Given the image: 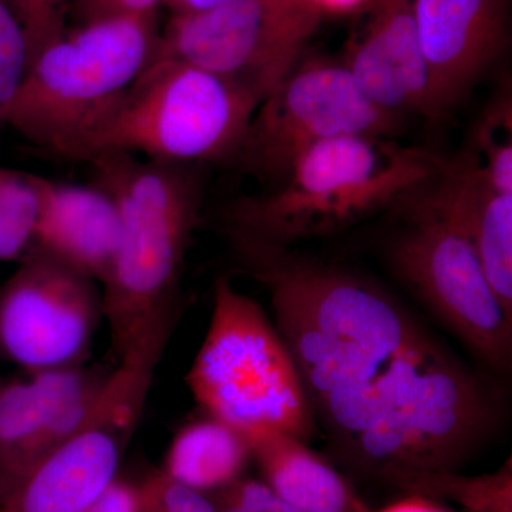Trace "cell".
Instances as JSON below:
<instances>
[{
	"mask_svg": "<svg viewBox=\"0 0 512 512\" xmlns=\"http://www.w3.org/2000/svg\"><path fill=\"white\" fill-rule=\"evenodd\" d=\"M187 384L195 402L242 433L274 429L309 443L318 431L291 353L262 306L228 278Z\"/></svg>",
	"mask_w": 512,
	"mask_h": 512,
	"instance_id": "cell-6",
	"label": "cell"
},
{
	"mask_svg": "<svg viewBox=\"0 0 512 512\" xmlns=\"http://www.w3.org/2000/svg\"><path fill=\"white\" fill-rule=\"evenodd\" d=\"M512 110L510 97H503L485 110L477 130V147L488 183L495 191L512 194Z\"/></svg>",
	"mask_w": 512,
	"mask_h": 512,
	"instance_id": "cell-21",
	"label": "cell"
},
{
	"mask_svg": "<svg viewBox=\"0 0 512 512\" xmlns=\"http://www.w3.org/2000/svg\"><path fill=\"white\" fill-rule=\"evenodd\" d=\"M271 296L316 426L356 473L458 470L490 439L503 399L365 276L228 232Z\"/></svg>",
	"mask_w": 512,
	"mask_h": 512,
	"instance_id": "cell-1",
	"label": "cell"
},
{
	"mask_svg": "<svg viewBox=\"0 0 512 512\" xmlns=\"http://www.w3.org/2000/svg\"><path fill=\"white\" fill-rule=\"evenodd\" d=\"M157 15L67 26L30 63L5 124L40 150L82 160L107 111L156 55Z\"/></svg>",
	"mask_w": 512,
	"mask_h": 512,
	"instance_id": "cell-4",
	"label": "cell"
},
{
	"mask_svg": "<svg viewBox=\"0 0 512 512\" xmlns=\"http://www.w3.org/2000/svg\"><path fill=\"white\" fill-rule=\"evenodd\" d=\"M49 407L32 377L0 379V500L35 466Z\"/></svg>",
	"mask_w": 512,
	"mask_h": 512,
	"instance_id": "cell-18",
	"label": "cell"
},
{
	"mask_svg": "<svg viewBox=\"0 0 512 512\" xmlns=\"http://www.w3.org/2000/svg\"><path fill=\"white\" fill-rule=\"evenodd\" d=\"M373 512H467L463 510H454L440 501L431 500V498L421 497V495L406 494L402 500L386 505Z\"/></svg>",
	"mask_w": 512,
	"mask_h": 512,
	"instance_id": "cell-28",
	"label": "cell"
},
{
	"mask_svg": "<svg viewBox=\"0 0 512 512\" xmlns=\"http://www.w3.org/2000/svg\"><path fill=\"white\" fill-rule=\"evenodd\" d=\"M320 13H346L360 8L369 0H311Z\"/></svg>",
	"mask_w": 512,
	"mask_h": 512,
	"instance_id": "cell-30",
	"label": "cell"
},
{
	"mask_svg": "<svg viewBox=\"0 0 512 512\" xmlns=\"http://www.w3.org/2000/svg\"><path fill=\"white\" fill-rule=\"evenodd\" d=\"M153 373L119 365L96 419L50 451L0 500V512H80L114 480L140 420Z\"/></svg>",
	"mask_w": 512,
	"mask_h": 512,
	"instance_id": "cell-11",
	"label": "cell"
},
{
	"mask_svg": "<svg viewBox=\"0 0 512 512\" xmlns=\"http://www.w3.org/2000/svg\"><path fill=\"white\" fill-rule=\"evenodd\" d=\"M29 66L28 40L22 25L0 0V123H5Z\"/></svg>",
	"mask_w": 512,
	"mask_h": 512,
	"instance_id": "cell-22",
	"label": "cell"
},
{
	"mask_svg": "<svg viewBox=\"0 0 512 512\" xmlns=\"http://www.w3.org/2000/svg\"><path fill=\"white\" fill-rule=\"evenodd\" d=\"M447 161L383 136L320 141L271 194L235 202L228 231L278 247L352 227L433 180Z\"/></svg>",
	"mask_w": 512,
	"mask_h": 512,
	"instance_id": "cell-3",
	"label": "cell"
},
{
	"mask_svg": "<svg viewBox=\"0 0 512 512\" xmlns=\"http://www.w3.org/2000/svg\"><path fill=\"white\" fill-rule=\"evenodd\" d=\"M403 493L460 505L467 512H512L511 458L495 473L464 476L458 470L390 468L379 477Z\"/></svg>",
	"mask_w": 512,
	"mask_h": 512,
	"instance_id": "cell-19",
	"label": "cell"
},
{
	"mask_svg": "<svg viewBox=\"0 0 512 512\" xmlns=\"http://www.w3.org/2000/svg\"><path fill=\"white\" fill-rule=\"evenodd\" d=\"M399 117L375 106L342 62L295 64L256 107L237 154L242 167L284 180L293 163L320 141L353 134L393 136Z\"/></svg>",
	"mask_w": 512,
	"mask_h": 512,
	"instance_id": "cell-9",
	"label": "cell"
},
{
	"mask_svg": "<svg viewBox=\"0 0 512 512\" xmlns=\"http://www.w3.org/2000/svg\"><path fill=\"white\" fill-rule=\"evenodd\" d=\"M43 183L39 175L0 167V262L20 261L32 249Z\"/></svg>",
	"mask_w": 512,
	"mask_h": 512,
	"instance_id": "cell-20",
	"label": "cell"
},
{
	"mask_svg": "<svg viewBox=\"0 0 512 512\" xmlns=\"http://www.w3.org/2000/svg\"><path fill=\"white\" fill-rule=\"evenodd\" d=\"M208 497L218 512H303L285 503L264 481L247 476Z\"/></svg>",
	"mask_w": 512,
	"mask_h": 512,
	"instance_id": "cell-25",
	"label": "cell"
},
{
	"mask_svg": "<svg viewBox=\"0 0 512 512\" xmlns=\"http://www.w3.org/2000/svg\"><path fill=\"white\" fill-rule=\"evenodd\" d=\"M419 192L466 228L488 284L512 315V194L495 191L473 157L446 163Z\"/></svg>",
	"mask_w": 512,
	"mask_h": 512,
	"instance_id": "cell-15",
	"label": "cell"
},
{
	"mask_svg": "<svg viewBox=\"0 0 512 512\" xmlns=\"http://www.w3.org/2000/svg\"><path fill=\"white\" fill-rule=\"evenodd\" d=\"M121 244L119 205L100 185L53 183L45 178L33 247L100 286Z\"/></svg>",
	"mask_w": 512,
	"mask_h": 512,
	"instance_id": "cell-14",
	"label": "cell"
},
{
	"mask_svg": "<svg viewBox=\"0 0 512 512\" xmlns=\"http://www.w3.org/2000/svg\"><path fill=\"white\" fill-rule=\"evenodd\" d=\"M80 512H141L140 483L116 477Z\"/></svg>",
	"mask_w": 512,
	"mask_h": 512,
	"instance_id": "cell-27",
	"label": "cell"
},
{
	"mask_svg": "<svg viewBox=\"0 0 512 512\" xmlns=\"http://www.w3.org/2000/svg\"><path fill=\"white\" fill-rule=\"evenodd\" d=\"M97 185L119 205L121 244L101 285L103 315L121 362H160L173 333L185 254L201 208V185L187 165L101 154Z\"/></svg>",
	"mask_w": 512,
	"mask_h": 512,
	"instance_id": "cell-2",
	"label": "cell"
},
{
	"mask_svg": "<svg viewBox=\"0 0 512 512\" xmlns=\"http://www.w3.org/2000/svg\"><path fill=\"white\" fill-rule=\"evenodd\" d=\"M375 106L400 117H434L430 79L421 53L412 0H373L342 62Z\"/></svg>",
	"mask_w": 512,
	"mask_h": 512,
	"instance_id": "cell-13",
	"label": "cell"
},
{
	"mask_svg": "<svg viewBox=\"0 0 512 512\" xmlns=\"http://www.w3.org/2000/svg\"><path fill=\"white\" fill-rule=\"evenodd\" d=\"M163 0H72L70 16L76 25L126 16L157 15Z\"/></svg>",
	"mask_w": 512,
	"mask_h": 512,
	"instance_id": "cell-26",
	"label": "cell"
},
{
	"mask_svg": "<svg viewBox=\"0 0 512 512\" xmlns=\"http://www.w3.org/2000/svg\"><path fill=\"white\" fill-rule=\"evenodd\" d=\"M221 0H163V6L170 10V13H191L212 8Z\"/></svg>",
	"mask_w": 512,
	"mask_h": 512,
	"instance_id": "cell-29",
	"label": "cell"
},
{
	"mask_svg": "<svg viewBox=\"0 0 512 512\" xmlns=\"http://www.w3.org/2000/svg\"><path fill=\"white\" fill-rule=\"evenodd\" d=\"M434 119L470 93L507 39L504 0H412Z\"/></svg>",
	"mask_w": 512,
	"mask_h": 512,
	"instance_id": "cell-12",
	"label": "cell"
},
{
	"mask_svg": "<svg viewBox=\"0 0 512 512\" xmlns=\"http://www.w3.org/2000/svg\"><path fill=\"white\" fill-rule=\"evenodd\" d=\"M322 16L311 0H221L171 13L153 59L247 84L264 100L298 62Z\"/></svg>",
	"mask_w": 512,
	"mask_h": 512,
	"instance_id": "cell-8",
	"label": "cell"
},
{
	"mask_svg": "<svg viewBox=\"0 0 512 512\" xmlns=\"http://www.w3.org/2000/svg\"><path fill=\"white\" fill-rule=\"evenodd\" d=\"M393 235V272L456 338L495 372L512 363V315L494 295L466 228L410 192Z\"/></svg>",
	"mask_w": 512,
	"mask_h": 512,
	"instance_id": "cell-7",
	"label": "cell"
},
{
	"mask_svg": "<svg viewBox=\"0 0 512 512\" xmlns=\"http://www.w3.org/2000/svg\"><path fill=\"white\" fill-rule=\"evenodd\" d=\"M251 461L245 433L207 414L175 434L161 470L185 487L211 495L244 477Z\"/></svg>",
	"mask_w": 512,
	"mask_h": 512,
	"instance_id": "cell-17",
	"label": "cell"
},
{
	"mask_svg": "<svg viewBox=\"0 0 512 512\" xmlns=\"http://www.w3.org/2000/svg\"><path fill=\"white\" fill-rule=\"evenodd\" d=\"M261 101L247 84L153 59L94 128L82 161L114 151L177 165L232 156Z\"/></svg>",
	"mask_w": 512,
	"mask_h": 512,
	"instance_id": "cell-5",
	"label": "cell"
},
{
	"mask_svg": "<svg viewBox=\"0 0 512 512\" xmlns=\"http://www.w3.org/2000/svg\"><path fill=\"white\" fill-rule=\"evenodd\" d=\"M140 487L141 512H218L208 495L185 487L163 470L148 474Z\"/></svg>",
	"mask_w": 512,
	"mask_h": 512,
	"instance_id": "cell-24",
	"label": "cell"
},
{
	"mask_svg": "<svg viewBox=\"0 0 512 512\" xmlns=\"http://www.w3.org/2000/svg\"><path fill=\"white\" fill-rule=\"evenodd\" d=\"M261 480L303 512H373L355 485L305 441L274 429L247 431Z\"/></svg>",
	"mask_w": 512,
	"mask_h": 512,
	"instance_id": "cell-16",
	"label": "cell"
},
{
	"mask_svg": "<svg viewBox=\"0 0 512 512\" xmlns=\"http://www.w3.org/2000/svg\"><path fill=\"white\" fill-rule=\"evenodd\" d=\"M22 25L33 57L67 28L72 0H3Z\"/></svg>",
	"mask_w": 512,
	"mask_h": 512,
	"instance_id": "cell-23",
	"label": "cell"
},
{
	"mask_svg": "<svg viewBox=\"0 0 512 512\" xmlns=\"http://www.w3.org/2000/svg\"><path fill=\"white\" fill-rule=\"evenodd\" d=\"M101 318L99 284L32 248L0 285V359L29 375L83 365Z\"/></svg>",
	"mask_w": 512,
	"mask_h": 512,
	"instance_id": "cell-10",
	"label": "cell"
}]
</instances>
